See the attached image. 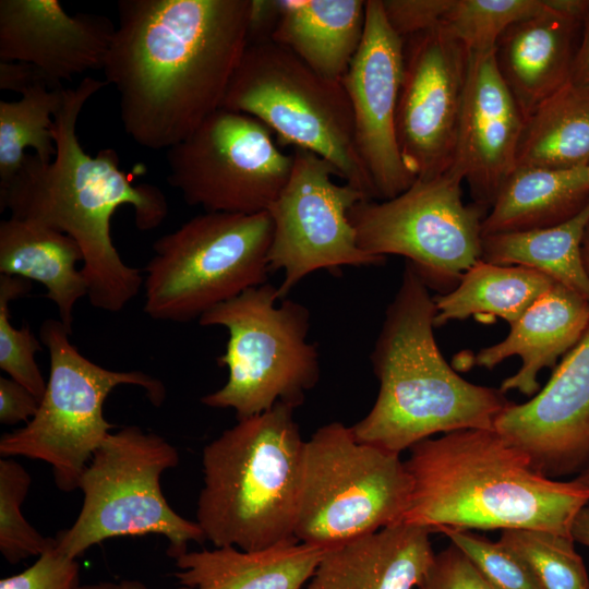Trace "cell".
<instances>
[{
  "mask_svg": "<svg viewBox=\"0 0 589 589\" xmlns=\"http://www.w3.org/2000/svg\"><path fill=\"white\" fill-rule=\"evenodd\" d=\"M588 201L587 166H518L502 183L482 220L481 233L485 237L556 226L576 216Z\"/></svg>",
  "mask_w": 589,
  "mask_h": 589,
  "instance_id": "cell-26",
  "label": "cell"
},
{
  "mask_svg": "<svg viewBox=\"0 0 589 589\" xmlns=\"http://www.w3.org/2000/svg\"><path fill=\"white\" fill-rule=\"evenodd\" d=\"M574 480L585 486L587 490H589V462L578 474H576Z\"/></svg>",
  "mask_w": 589,
  "mask_h": 589,
  "instance_id": "cell-45",
  "label": "cell"
},
{
  "mask_svg": "<svg viewBox=\"0 0 589 589\" xmlns=\"http://www.w3.org/2000/svg\"><path fill=\"white\" fill-rule=\"evenodd\" d=\"M405 39L389 25L382 0H366L361 45L341 80L350 100L354 139L376 200H389L416 180L406 167L396 133Z\"/></svg>",
  "mask_w": 589,
  "mask_h": 589,
  "instance_id": "cell-16",
  "label": "cell"
},
{
  "mask_svg": "<svg viewBox=\"0 0 589 589\" xmlns=\"http://www.w3.org/2000/svg\"><path fill=\"white\" fill-rule=\"evenodd\" d=\"M106 85L85 76L74 88L64 89L52 127L55 157L43 161L27 154L15 177L0 190V209L71 237L83 253L81 272L89 303L117 313L137 296L144 278L120 256L111 237V218L119 207L130 205L136 228L148 231L163 224L168 203L158 187L134 184L119 167L115 149L104 148L95 156L83 149L76 134L79 116Z\"/></svg>",
  "mask_w": 589,
  "mask_h": 589,
  "instance_id": "cell-2",
  "label": "cell"
},
{
  "mask_svg": "<svg viewBox=\"0 0 589 589\" xmlns=\"http://www.w3.org/2000/svg\"><path fill=\"white\" fill-rule=\"evenodd\" d=\"M437 532L471 561L493 589H542L528 564L500 540L493 542L470 530L449 527Z\"/></svg>",
  "mask_w": 589,
  "mask_h": 589,
  "instance_id": "cell-35",
  "label": "cell"
},
{
  "mask_svg": "<svg viewBox=\"0 0 589 589\" xmlns=\"http://www.w3.org/2000/svg\"><path fill=\"white\" fill-rule=\"evenodd\" d=\"M589 223V201L569 220L541 229L482 237L481 260L543 273L589 301V276L581 243Z\"/></svg>",
  "mask_w": 589,
  "mask_h": 589,
  "instance_id": "cell-28",
  "label": "cell"
},
{
  "mask_svg": "<svg viewBox=\"0 0 589 589\" xmlns=\"http://www.w3.org/2000/svg\"><path fill=\"white\" fill-rule=\"evenodd\" d=\"M291 154L289 179L267 209L273 220L268 266L284 272L280 300L315 271L381 265L386 259L358 245L349 212L365 196L346 182L336 183V168L320 155L301 147Z\"/></svg>",
  "mask_w": 589,
  "mask_h": 589,
  "instance_id": "cell-14",
  "label": "cell"
},
{
  "mask_svg": "<svg viewBox=\"0 0 589 589\" xmlns=\"http://www.w3.org/2000/svg\"><path fill=\"white\" fill-rule=\"evenodd\" d=\"M524 115L503 80L494 50L469 53L462 109L452 167L474 203L491 207L516 167Z\"/></svg>",
  "mask_w": 589,
  "mask_h": 589,
  "instance_id": "cell-18",
  "label": "cell"
},
{
  "mask_svg": "<svg viewBox=\"0 0 589 589\" xmlns=\"http://www.w3.org/2000/svg\"><path fill=\"white\" fill-rule=\"evenodd\" d=\"M570 536L575 542L589 548V503L576 515L572 525Z\"/></svg>",
  "mask_w": 589,
  "mask_h": 589,
  "instance_id": "cell-42",
  "label": "cell"
},
{
  "mask_svg": "<svg viewBox=\"0 0 589 589\" xmlns=\"http://www.w3.org/2000/svg\"><path fill=\"white\" fill-rule=\"evenodd\" d=\"M64 89L40 84L26 89L19 100H0V190L22 167L26 148H33L43 161L55 157L52 127L63 105Z\"/></svg>",
  "mask_w": 589,
  "mask_h": 589,
  "instance_id": "cell-30",
  "label": "cell"
},
{
  "mask_svg": "<svg viewBox=\"0 0 589 589\" xmlns=\"http://www.w3.org/2000/svg\"><path fill=\"white\" fill-rule=\"evenodd\" d=\"M555 283L529 267L479 259L454 289L434 297L435 328L471 315L498 316L512 325Z\"/></svg>",
  "mask_w": 589,
  "mask_h": 589,
  "instance_id": "cell-27",
  "label": "cell"
},
{
  "mask_svg": "<svg viewBox=\"0 0 589 589\" xmlns=\"http://www.w3.org/2000/svg\"><path fill=\"white\" fill-rule=\"evenodd\" d=\"M40 399L11 377H0V422L13 425L28 422L38 411Z\"/></svg>",
  "mask_w": 589,
  "mask_h": 589,
  "instance_id": "cell-39",
  "label": "cell"
},
{
  "mask_svg": "<svg viewBox=\"0 0 589 589\" xmlns=\"http://www.w3.org/2000/svg\"><path fill=\"white\" fill-rule=\"evenodd\" d=\"M436 308L407 261L371 353L378 394L351 425L354 437L399 454L437 433L493 430L512 404L500 388L470 383L442 356L434 337Z\"/></svg>",
  "mask_w": 589,
  "mask_h": 589,
  "instance_id": "cell-4",
  "label": "cell"
},
{
  "mask_svg": "<svg viewBox=\"0 0 589 589\" xmlns=\"http://www.w3.org/2000/svg\"><path fill=\"white\" fill-rule=\"evenodd\" d=\"M494 430L550 478L578 474L589 462V325L546 385L510 404Z\"/></svg>",
  "mask_w": 589,
  "mask_h": 589,
  "instance_id": "cell-17",
  "label": "cell"
},
{
  "mask_svg": "<svg viewBox=\"0 0 589 589\" xmlns=\"http://www.w3.org/2000/svg\"><path fill=\"white\" fill-rule=\"evenodd\" d=\"M106 57L125 133L169 149L221 108L248 46L251 0H121Z\"/></svg>",
  "mask_w": 589,
  "mask_h": 589,
  "instance_id": "cell-1",
  "label": "cell"
},
{
  "mask_svg": "<svg viewBox=\"0 0 589 589\" xmlns=\"http://www.w3.org/2000/svg\"><path fill=\"white\" fill-rule=\"evenodd\" d=\"M417 589H493L471 561L450 543L434 554Z\"/></svg>",
  "mask_w": 589,
  "mask_h": 589,
  "instance_id": "cell-37",
  "label": "cell"
},
{
  "mask_svg": "<svg viewBox=\"0 0 589 589\" xmlns=\"http://www.w3.org/2000/svg\"><path fill=\"white\" fill-rule=\"evenodd\" d=\"M178 464L177 448L163 436L136 425L110 433L81 477L82 507L73 525L55 538L57 550L76 560L111 538L159 534L176 560L190 542L202 543L199 524L175 512L161 491V474Z\"/></svg>",
  "mask_w": 589,
  "mask_h": 589,
  "instance_id": "cell-9",
  "label": "cell"
},
{
  "mask_svg": "<svg viewBox=\"0 0 589 589\" xmlns=\"http://www.w3.org/2000/svg\"><path fill=\"white\" fill-rule=\"evenodd\" d=\"M272 135L254 117L220 108L167 149V182L205 212H267L293 164Z\"/></svg>",
  "mask_w": 589,
  "mask_h": 589,
  "instance_id": "cell-13",
  "label": "cell"
},
{
  "mask_svg": "<svg viewBox=\"0 0 589 589\" xmlns=\"http://www.w3.org/2000/svg\"><path fill=\"white\" fill-rule=\"evenodd\" d=\"M581 259H582L585 271L587 275L589 276V223L586 227L584 238H582Z\"/></svg>",
  "mask_w": 589,
  "mask_h": 589,
  "instance_id": "cell-44",
  "label": "cell"
},
{
  "mask_svg": "<svg viewBox=\"0 0 589 589\" xmlns=\"http://www.w3.org/2000/svg\"><path fill=\"white\" fill-rule=\"evenodd\" d=\"M45 84L51 89H59L37 67L26 62H0V88L24 93L36 85Z\"/></svg>",
  "mask_w": 589,
  "mask_h": 589,
  "instance_id": "cell-40",
  "label": "cell"
},
{
  "mask_svg": "<svg viewBox=\"0 0 589 589\" xmlns=\"http://www.w3.org/2000/svg\"><path fill=\"white\" fill-rule=\"evenodd\" d=\"M277 1L269 40L323 77L341 82L362 41L366 0Z\"/></svg>",
  "mask_w": 589,
  "mask_h": 589,
  "instance_id": "cell-24",
  "label": "cell"
},
{
  "mask_svg": "<svg viewBox=\"0 0 589 589\" xmlns=\"http://www.w3.org/2000/svg\"><path fill=\"white\" fill-rule=\"evenodd\" d=\"M385 16L402 39L441 28L452 0H382Z\"/></svg>",
  "mask_w": 589,
  "mask_h": 589,
  "instance_id": "cell-38",
  "label": "cell"
},
{
  "mask_svg": "<svg viewBox=\"0 0 589 589\" xmlns=\"http://www.w3.org/2000/svg\"><path fill=\"white\" fill-rule=\"evenodd\" d=\"M407 39L396 133L408 170L428 179L454 161L469 52L442 28Z\"/></svg>",
  "mask_w": 589,
  "mask_h": 589,
  "instance_id": "cell-15",
  "label": "cell"
},
{
  "mask_svg": "<svg viewBox=\"0 0 589 589\" xmlns=\"http://www.w3.org/2000/svg\"><path fill=\"white\" fill-rule=\"evenodd\" d=\"M588 325L589 301L555 283L510 325L502 341L479 350L472 363L493 369L503 360L518 356L520 369L505 378L500 389L533 396L539 392V372L554 366L557 358L578 342Z\"/></svg>",
  "mask_w": 589,
  "mask_h": 589,
  "instance_id": "cell-21",
  "label": "cell"
},
{
  "mask_svg": "<svg viewBox=\"0 0 589 589\" xmlns=\"http://www.w3.org/2000/svg\"><path fill=\"white\" fill-rule=\"evenodd\" d=\"M411 480L400 455L359 442L335 421L305 441L294 537L327 550L400 524Z\"/></svg>",
  "mask_w": 589,
  "mask_h": 589,
  "instance_id": "cell-10",
  "label": "cell"
},
{
  "mask_svg": "<svg viewBox=\"0 0 589 589\" xmlns=\"http://www.w3.org/2000/svg\"><path fill=\"white\" fill-rule=\"evenodd\" d=\"M31 287L26 279L0 274V368L41 399L47 382L35 360L41 345L28 326L15 328L10 323L9 303Z\"/></svg>",
  "mask_w": 589,
  "mask_h": 589,
  "instance_id": "cell-34",
  "label": "cell"
},
{
  "mask_svg": "<svg viewBox=\"0 0 589 589\" xmlns=\"http://www.w3.org/2000/svg\"><path fill=\"white\" fill-rule=\"evenodd\" d=\"M80 565L51 548L25 570L2 578L0 589H76Z\"/></svg>",
  "mask_w": 589,
  "mask_h": 589,
  "instance_id": "cell-36",
  "label": "cell"
},
{
  "mask_svg": "<svg viewBox=\"0 0 589 589\" xmlns=\"http://www.w3.org/2000/svg\"><path fill=\"white\" fill-rule=\"evenodd\" d=\"M569 82L589 91V12L582 22V36L575 51Z\"/></svg>",
  "mask_w": 589,
  "mask_h": 589,
  "instance_id": "cell-41",
  "label": "cell"
},
{
  "mask_svg": "<svg viewBox=\"0 0 589 589\" xmlns=\"http://www.w3.org/2000/svg\"><path fill=\"white\" fill-rule=\"evenodd\" d=\"M221 108L252 116L280 142L320 155L366 200H376L342 83L317 74L287 48L271 40L248 45Z\"/></svg>",
  "mask_w": 589,
  "mask_h": 589,
  "instance_id": "cell-8",
  "label": "cell"
},
{
  "mask_svg": "<svg viewBox=\"0 0 589 589\" xmlns=\"http://www.w3.org/2000/svg\"><path fill=\"white\" fill-rule=\"evenodd\" d=\"M199 323L224 326L229 333L217 359L228 369V380L202 397L205 406L233 409L238 420L278 402L297 408L320 380L318 352L306 339L310 311L299 302L280 300L278 288L268 283L213 308Z\"/></svg>",
  "mask_w": 589,
  "mask_h": 589,
  "instance_id": "cell-6",
  "label": "cell"
},
{
  "mask_svg": "<svg viewBox=\"0 0 589 589\" xmlns=\"http://www.w3.org/2000/svg\"><path fill=\"white\" fill-rule=\"evenodd\" d=\"M116 27L105 15H70L59 0L0 1V60L40 69L58 88L63 81L104 69Z\"/></svg>",
  "mask_w": 589,
  "mask_h": 589,
  "instance_id": "cell-19",
  "label": "cell"
},
{
  "mask_svg": "<svg viewBox=\"0 0 589 589\" xmlns=\"http://www.w3.org/2000/svg\"><path fill=\"white\" fill-rule=\"evenodd\" d=\"M545 9V0H452L441 28L469 53L489 52L508 27Z\"/></svg>",
  "mask_w": 589,
  "mask_h": 589,
  "instance_id": "cell-32",
  "label": "cell"
},
{
  "mask_svg": "<svg viewBox=\"0 0 589 589\" xmlns=\"http://www.w3.org/2000/svg\"><path fill=\"white\" fill-rule=\"evenodd\" d=\"M60 320L48 318L40 339L49 353V378L36 414L25 426L4 433L1 456H23L52 467L56 485L70 492L113 428L104 417V404L119 385H135L160 406L164 384L141 371H112L85 358L69 339Z\"/></svg>",
  "mask_w": 589,
  "mask_h": 589,
  "instance_id": "cell-11",
  "label": "cell"
},
{
  "mask_svg": "<svg viewBox=\"0 0 589 589\" xmlns=\"http://www.w3.org/2000/svg\"><path fill=\"white\" fill-rule=\"evenodd\" d=\"M405 460L411 494L401 522L437 531L537 529L570 536L589 490L550 478L493 430L423 440Z\"/></svg>",
  "mask_w": 589,
  "mask_h": 589,
  "instance_id": "cell-3",
  "label": "cell"
},
{
  "mask_svg": "<svg viewBox=\"0 0 589 589\" xmlns=\"http://www.w3.org/2000/svg\"><path fill=\"white\" fill-rule=\"evenodd\" d=\"M431 532L400 522L327 549L305 589H417L435 554Z\"/></svg>",
  "mask_w": 589,
  "mask_h": 589,
  "instance_id": "cell-20",
  "label": "cell"
},
{
  "mask_svg": "<svg viewBox=\"0 0 589 589\" xmlns=\"http://www.w3.org/2000/svg\"><path fill=\"white\" fill-rule=\"evenodd\" d=\"M462 176L450 167L416 179L389 200H364L349 212L358 245L366 253L400 255L429 288L454 289L481 259V224L486 208L462 202Z\"/></svg>",
  "mask_w": 589,
  "mask_h": 589,
  "instance_id": "cell-12",
  "label": "cell"
},
{
  "mask_svg": "<svg viewBox=\"0 0 589 589\" xmlns=\"http://www.w3.org/2000/svg\"><path fill=\"white\" fill-rule=\"evenodd\" d=\"M325 551L299 541L253 551H188L176 558L177 589H303Z\"/></svg>",
  "mask_w": 589,
  "mask_h": 589,
  "instance_id": "cell-23",
  "label": "cell"
},
{
  "mask_svg": "<svg viewBox=\"0 0 589 589\" xmlns=\"http://www.w3.org/2000/svg\"><path fill=\"white\" fill-rule=\"evenodd\" d=\"M588 172H589V165L587 166Z\"/></svg>",
  "mask_w": 589,
  "mask_h": 589,
  "instance_id": "cell-46",
  "label": "cell"
},
{
  "mask_svg": "<svg viewBox=\"0 0 589 589\" xmlns=\"http://www.w3.org/2000/svg\"><path fill=\"white\" fill-rule=\"evenodd\" d=\"M546 9L508 27L494 57L524 118L569 82L575 38L582 23Z\"/></svg>",
  "mask_w": 589,
  "mask_h": 589,
  "instance_id": "cell-22",
  "label": "cell"
},
{
  "mask_svg": "<svg viewBox=\"0 0 589 589\" xmlns=\"http://www.w3.org/2000/svg\"><path fill=\"white\" fill-rule=\"evenodd\" d=\"M273 220L268 212H205L158 238L146 264L143 311L187 323L267 283Z\"/></svg>",
  "mask_w": 589,
  "mask_h": 589,
  "instance_id": "cell-7",
  "label": "cell"
},
{
  "mask_svg": "<svg viewBox=\"0 0 589 589\" xmlns=\"http://www.w3.org/2000/svg\"><path fill=\"white\" fill-rule=\"evenodd\" d=\"M500 541L530 567L542 589H589V576L572 537L537 529L503 530Z\"/></svg>",
  "mask_w": 589,
  "mask_h": 589,
  "instance_id": "cell-31",
  "label": "cell"
},
{
  "mask_svg": "<svg viewBox=\"0 0 589 589\" xmlns=\"http://www.w3.org/2000/svg\"><path fill=\"white\" fill-rule=\"evenodd\" d=\"M294 409L278 402L204 446L195 521L214 546L253 551L298 541L305 441Z\"/></svg>",
  "mask_w": 589,
  "mask_h": 589,
  "instance_id": "cell-5",
  "label": "cell"
},
{
  "mask_svg": "<svg viewBox=\"0 0 589 589\" xmlns=\"http://www.w3.org/2000/svg\"><path fill=\"white\" fill-rule=\"evenodd\" d=\"M76 589H148V587L139 580L124 579L79 585Z\"/></svg>",
  "mask_w": 589,
  "mask_h": 589,
  "instance_id": "cell-43",
  "label": "cell"
},
{
  "mask_svg": "<svg viewBox=\"0 0 589 589\" xmlns=\"http://www.w3.org/2000/svg\"><path fill=\"white\" fill-rule=\"evenodd\" d=\"M589 165V91L570 82L528 117L516 167L569 169Z\"/></svg>",
  "mask_w": 589,
  "mask_h": 589,
  "instance_id": "cell-29",
  "label": "cell"
},
{
  "mask_svg": "<svg viewBox=\"0 0 589 589\" xmlns=\"http://www.w3.org/2000/svg\"><path fill=\"white\" fill-rule=\"evenodd\" d=\"M79 262L83 253L71 237L32 220L10 217L0 223V274L40 283L69 334L74 308L88 294Z\"/></svg>",
  "mask_w": 589,
  "mask_h": 589,
  "instance_id": "cell-25",
  "label": "cell"
},
{
  "mask_svg": "<svg viewBox=\"0 0 589 589\" xmlns=\"http://www.w3.org/2000/svg\"><path fill=\"white\" fill-rule=\"evenodd\" d=\"M31 482L21 464L8 458L0 460V551L11 564L40 556L57 544L56 539L44 537L22 514Z\"/></svg>",
  "mask_w": 589,
  "mask_h": 589,
  "instance_id": "cell-33",
  "label": "cell"
}]
</instances>
